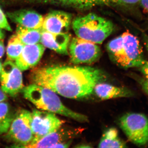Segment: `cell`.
I'll use <instances>...</instances> for the list:
<instances>
[{
  "mask_svg": "<svg viewBox=\"0 0 148 148\" xmlns=\"http://www.w3.org/2000/svg\"><path fill=\"white\" fill-rule=\"evenodd\" d=\"M100 69L89 66H53L32 72L33 84L49 88L70 99L86 98L93 92L98 83L105 79Z\"/></svg>",
  "mask_w": 148,
  "mask_h": 148,
  "instance_id": "1",
  "label": "cell"
},
{
  "mask_svg": "<svg viewBox=\"0 0 148 148\" xmlns=\"http://www.w3.org/2000/svg\"><path fill=\"white\" fill-rule=\"evenodd\" d=\"M23 95L37 108L58 114L80 122H88V118L67 108L62 103L57 93L49 88L33 84L24 88Z\"/></svg>",
  "mask_w": 148,
  "mask_h": 148,
  "instance_id": "2",
  "label": "cell"
},
{
  "mask_svg": "<svg viewBox=\"0 0 148 148\" xmlns=\"http://www.w3.org/2000/svg\"><path fill=\"white\" fill-rule=\"evenodd\" d=\"M107 47L114 60L123 68L140 67L145 61L140 41L129 31L112 40Z\"/></svg>",
  "mask_w": 148,
  "mask_h": 148,
  "instance_id": "3",
  "label": "cell"
},
{
  "mask_svg": "<svg viewBox=\"0 0 148 148\" xmlns=\"http://www.w3.org/2000/svg\"><path fill=\"white\" fill-rule=\"evenodd\" d=\"M73 28L78 38L101 44L113 31V24L93 13L76 18Z\"/></svg>",
  "mask_w": 148,
  "mask_h": 148,
  "instance_id": "4",
  "label": "cell"
},
{
  "mask_svg": "<svg viewBox=\"0 0 148 148\" xmlns=\"http://www.w3.org/2000/svg\"><path fill=\"white\" fill-rule=\"evenodd\" d=\"M121 128L130 141L136 145H148V118L143 114L127 113L119 119Z\"/></svg>",
  "mask_w": 148,
  "mask_h": 148,
  "instance_id": "5",
  "label": "cell"
},
{
  "mask_svg": "<svg viewBox=\"0 0 148 148\" xmlns=\"http://www.w3.org/2000/svg\"><path fill=\"white\" fill-rule=\"evenodd\" d=\"M71 61L75 64H90L98 61L101 56L100 47L89 41L74 38L69 45Z\"/></svg>",
  "mask_w": 148,
  "mask_h": 148,
  "instance_id": "6",
  "label": "cell"
},
{
  "mask_svg": "<svg viewBox=\"0 0 148 148\" xmlns=\"http://www.w3.org/2000/svg\"><path fill=\"white\" fill-rule=\"evenodd\" d=\"M32 112L23 110L13 119L8 131L9 138L14 142L22 145L29 144L34 138L32 132Z\"/></svg>",
  "mask_w": 148,
  "mask_h": 148,
  "instance_id": "7",
  "label": "cell"
},
{
  "mask_svg": "<svg viewBox=\"0 0 148 148\" xmlns=\"http://www.w3.org/2000/svg\"><path fill=\"white\" fill-rule=\"evenodd\" d=\"M31 126L34 139H38L51 133L62 126V121L55 114L34 110L32 112Z\"/></svg>",
  "mask_w": 148,
  "mask_h": 148,
  "instance_id": "8",
  "label": "cell"
},
{
  "mask_svg": "<svg viewBox=\"0 0 148 148\" xmlns=\"http://www.w3.org/2000/svg\"><path fill=\"white\" fill-rule=\"evenodd\" d=\"M1 88L6 94L15 96L23 88L21 71L16 64L8 60L2 65L0 73Z\"/></svg>",
  "mask_w": 148,
  "mask_h": 148,
  "instance_id": "9",
  "label": "cell"
},
{
  "mask_svg": "<svg viewBox=\"0 0 148 148\" xmlns=\"http://www.w3.org/2000/svg\"><path fill=\"white\" fill-rule=\"evenodd\" d=\"M82 131L80 128L62 127L48 135L38 138L34 139L28 145L24 146L26 148H51L58 143L67 142L71 140L79 135Z\"/></svg>",
  "mask_w": 148,
  "mask_h": 148,
  "instance_id": "10",
  "label": "cell"
},
{
  "mask_svg": "<svg viewBox=\"0 0 148 148\" xmlns=\"http://www.w3.org/2000/svg\"><path fill=\"white\" fill-rule=\"evenodd\" d=\"M72 21V15L62 11H53L44 18L43 30L55 34L67 33Z\"/></svg>",
  "mask_w": 148,
  "mask_h": 148,
  "instance_id": "11",
  "label": "cell"
},
{
  "mask_svg": "<svg viewBox=\"0 0 148 148\" xmlns=\"http://www.w3.org/2000/svg\"><path fill=\"white\" fill-rule=\"evenodd\" d=\"M45 50L44 46L40 44L25 45L15 64L21 71L31 69L38 63Z\"/></svg>",
  "mask_w": 148,
  "mask_h": 148,
  "instance_id": "12",
  "label": "cell"
},
{
  "mask_svg": "<svg viewBox=\"0 0 148 148\" xmlns=\"http://www.w3.org/2000/svg\"><path fill=\"white\" fill-rule=\"evenodd\" d=\"M71 36L69 34H55L43 30L40 42L43 45L60 54L68 55Z\"/></svg>",
  "mask_w": 148,
  "mask_h": 148,
  "instance_id": "13",
  "label": "cell"
},
{
  "mask_svg": "<svg viewBox=\"0 0 148 148\" xmlns=\"http://www.w3.org/2000/svg\"><path fill=\"white\" fill-rule=\"evenodd\" d=\"M7 15L12 21L22 27L30 29H40L42 27L43 17L34 11H16L8 13Z\"/></svg>",
  "mask_w": 148,
  "mask_h": 148,
  "instance_id": "14",
  "label": "cell"
},
{
  "mask_svg": "<svg viewBox=\"0 0 148 148\" xmlns=\"http://www.w3.org/2000/svg\"><path fill=\"white\" fill-rule=\"evenodd\" d=\"M93 92L102 100L119 98H127L133 95V92L128 88L118 87L109 84L98 83L94 87Z\"/></svg>",
  "mask_w": 148,
  "mask_h": 148,
  "instance_id": "15",
  "label": "cell"
},
{
  "mask_svg": "<svg viewBox=\"0 0 148 148\" xmlns=\"http://www.w3.org/2000/svg\"><path fill=\"white\" fill-rule=\"evenodd\" d=\"M99 148H125V143L119 138L116 128L111 127L104 132L100 143Z\"/></svg>",
  "mask_w": 148,
  "mask_h": 148,
  "instance_id": "16",
  "label": "cell"
},
{
  "mask_svg": "<svg viewBox=\"0 0 148 148\" xmlns=\"http://www.w3.org/2000/svg\"><path fill=\"white\" fill-rule=\"evenodd\" d=\"M42 27L40 29H30L18 25L16 35L24 45L36 44L40 42Z\"/></svg>",
  "mask_w": 148,
  "mask_h": 148,
  "instance_id": "17",
  "label": "cell"
},
{
  "mask_svg": "<svg viewBox=\"0 0 148 148\" xmlns=\"http://www.w3.org/2000/svg\"><path fill=\"white\" fill-rule=\"evenodd\" d=\"M140 0H80L77 6L91 7L99 5L134 6L140 3Z\"/></svg>",
  "mask_w": 148,
  "mask_h": 148,
  "instance_id": "18",
  "label": "cell"
},
{
  "mask_svg": "<svg viewBox=\"0 0 148 148\" xmlns=\"http://www.w3.org/2000/svg\"><path fill=\"white\" fill-rule=\"evenodd\" d=\"M13 119L8 104L0 103V135L8 132Z\"/></svg>",
  "mask_w": 148,
  "mask_h": 148,
  "instance_id": "19",
  "label": "cell"
},
{
  "mask_svg": "<svg viewBox=\"0 0 148 148\" xmlns=\"http://www.w3.org/2000/svg\"><path fill=\"white\" fill-rule=\"evenodd\" d=\"M24 45L16 35L12 36L9 40L7 48L8 58L11 60H16L21 54Z\"/></svg>",
  "mask_w": 148,
  "mask_h": 148,
  "instance_id": "20",
  "label": "cell"
},
{
  "mask_svg": "<svg viewBox=\"0 0 148 148\" xmlns=\"http://www.w3.org/2000/svg\"><path fill=\"white\" fill-rule=\"evenodd\" d=\"M45 3L58 4L62 5H75L77 6L80 0H37Z\"/></svg>",
  "mask_w": 148,
  "mask_h": 148,
  "instance_id": "21",
  "label": "cell"
},
{
  "mask_svg": "<svg viewBox=\"0 0 148 148\" xmlns=\"http://www.w3.org/2000/svg\"><path fill=\"white\" fill-rule=\"evenodd\" d=\"M0 28L5 29L8 31H12V29L8 24L4 14L0 9Z\"/></svg>",
  "mask_w": 148,
  "mask_h": 148,
  "instance_id": "22",
  "label": "cell"
},
{
  "mask_svg": "<svg viewBox=\"0 0 148 148\" xmlns=\"http://www.w3.org/2000/svg\"><path fill=\"white\" fill-rule=\"evenodd\" d=\"M138 82L142 86V88L148 95V80L145 78L138 77L137 78Z\"/></svg>",
  "mask_w": 148,
  "mask_h": 148,
  "instance_id": "23",
  "label": "cell"
},
{
  "mask_svg": "<svg viewBox=\"0 0 148 148\" xmlns=\"http://www.w3.org/2000/svg\"><path fill=\"white\" fill-rule=\"evenodd\" d=\"M139 68L140 71L145 76V78L148 80V61H145Z\"/></svg>",
  "mask_w": 148,
  "mask_h": 148,
  "instance_id": "24",
  "label": "cell"
},
{
  "mask_svg": "<svg viewBox=\"0 0 148 148\" xmlns=\"http://www.w3.org/2000/svg\"><path fill=\"white\" fill-rule=\"evenodd\" d=\"M72 141V140H70L67 142L58 143L53 145L51 148H69L71 144Z\"/></svg>",
  "mask_w": 148,
  "mask_h": 148,
  "instance_id": "25",
  "label": "cell"
},
{
  "mask_svg": "<svg viewBox=\"0 0 148 148\" xmlns=\"http://www.w3.org/2000/svg\"><path fill=\"white\" fill-rule=\"evenodd\" d=\"M140 4L148 16V0H140Z\"/></svg>",
  "mask_w": 148,
  "mask_h": 148,
  "instance_id": "26",
  "label": "cell"
},
{
  "mask_svg": "<svg viewBox=\"0 0 148 148\" xmlns=\"http://www.w3.org/2000/svg\"><path fill=\"white\" fill-rule=\"evenodd\" d=\"M7 99V96L6 94L3 91L1 87H0V103L5 101Z\"/></svg>",
  "mask_w": 148,
  "mask_h": 148,
  "instance_id": "27",
  "label": "cell"
},
{
  "mask_svg": "<svg viewBox=\"0 0 148 148\" xmlns=\"http://www.w3.org/2000/svg\"><path fill=\"white\" fill-rule=\"evenodd\" d=\"M4 46L2 41L0 40V58L2 57L4 53Z\"/></svg>",
  "mask_w": 148,
  "mask_h": 148,
  "instance_id": "28",
  "label": "cell"
},
{
  "mask_svg": "<svg viewBox=\"0 0 148 148\" xmlns=\"http://www.w3.org/2000/svg\"><path fill=\"white\" fill-rule=\"evenodd\" d=\"M145 45L148 52V36L145 37Z\"/></svg>",
  "mask_w": 148,
  "mask_h": 148,
  "instance_id": "29",
  "label": "cell"
},
{
  "mask_svg": "<svg viewBox=\"0 0 148 148\" xmlns=\"http://www.w3.org/2000/svg\"><path fill=\"white\" fill-rule=\"evenodd\" d=\"M4 37V35L1 29V28H0V40H1Z\"/></svg>",
  "mask_w": 148,
  "mask_h": 148,
  "instance_id": "30",
  "label": "cell"
},
{
  "mask_svg": "<svg viewBox=\"0 0 148 148\" xmlns=\"http://www.w3.org/2000/svg\"><path fill=\"white\" fill-rule=\"evenodd\" d=\"M2 68V64L0 62V73H1V71Z\"/></svg>",
  "mask_w": 148,
  "mask_h": 148,
  "instance_id": "31",
  "label": "cell"
}]
</instances>
